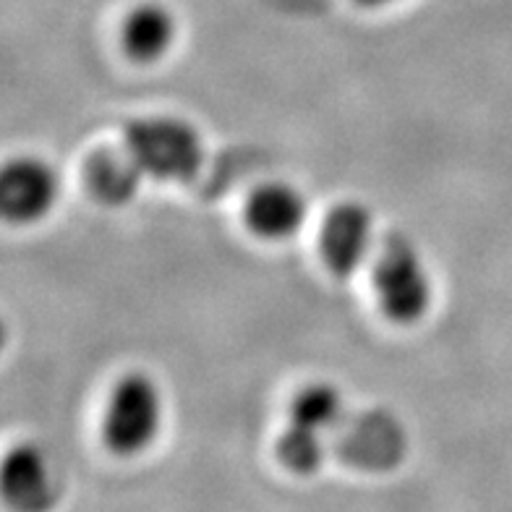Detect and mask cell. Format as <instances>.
<instances>
[{
	"label": "cell",
	"mask_w": 512,
	"mask_h": 512,
	"mask_svg": "<svg viewBox=\"0 0 512 512\" xmlns=\"http://www.w3.org/2000/svg\"><path fill=\"white\" fill-rule=\"evenodd\" d=\"M126 149L147 178L191 181L204 162L202 134L176 115H149L126 126Z\"/></svg>",
	"instance_id": "6da1fadb"
},
{
	"label": "cell",
	"mask_w": 512,
	"mask_h": 512,
	"mask_svg": "<svg viewBox=\"0 0 512 512\" xmlns=\"http://www.w3.org/2000/svg\"><path fill=\"white\" fill-rule=\"evenodd\" d=\"M371 283L379 309L395 324L418 322L432 306V277L424 256L403 233H392L382 243L371 270Z\"/></svg>",
	"instance_id": "7a4b0ae2"
},
{
	"label": "cell",
	"mask_w": 512,
	"mask_h": 512,
	"mask_svg": "<svg viewBox=\"0 0 512 512\" xmlns=\"http://www.w3.org/2000/svg\"><path fill=\"white\" fill-rule=\"evenodd\" d=\"M162 429V392L142 371L115 382L102 421V439L113 455L131 458L147 450Z\"/></svg>",
	"instance_id": "3957f363"
},
{
	"label": "cell",
	"mask_w": 512,
	"mask_h": 512,
	"mask_svg": "<svg viewBox=\"0 0 512 512\" xmlns=\"http://www.w3.org/2000/svg\"><path fill=\"white\" fill-rule=\"evenodd\" d=\"M61 196V178L40 157H14L0 173V212L8 223L32 225L50 215Z\"/></svg>",
	"instance_id": "277c9868"
},
{
	"label": "cell",
	"mask_w": 512,
	"mask_h": 512,
	"mask_svg": "<svg viewBox=\"0 0 512 512\" xmlns=\"http://www.w3.org/2000/svg\"><path fill=\"white\" fill-rule=\"evenodd\" d=\"M374 241V217L361 202H340L327 212L319 230L324 267L337 277H351L364 267Z\"/></svg>",
	"instance_id": "5b68a950"
},
{
	"label": "cell",
	"mask_w": 512,
	"mask_h": 512,
	"mask_svg": "<svg viewBox=\"0 0 512 512\" xmlns=\"http://www.w3.org/2000/svg\"><path fill=\"white\" fill-rule=\"evenodd\" d=\"M309 204L306 196L290 183H264L251 191L243 207L246 228L264 241H283L304 228Z\"/></svg>",
	"instance_id": "8992f818"
},
{
	"label": "cell",
	"mask_w": 512,
	"mask_h": 512,
	"mask_svg": "<svg viewBox=\"0 0 512 512\" xmlns=\"http://www.w3.org/2000/svg\"><path fill=\"white\" fill-rule=\"evenodd\" d=\"M0 486L6 505L16 512H48L55 502L48 460L40 447L16 445L3 460Z\"/></svg>",
	"instance_id": "52a82bcc"
},
{
	"label": "cell",
	"mask_w": 512,
	"mask_h": 512,
	"mask_svg": "<svg viewBox=\"0 0 512 512\" xmlns=\"http://www.w3.org/2000/svg\"><path fill=\"white\" fill-rule=\"evenodd\" d=\"M84 178L97 202L108 207H123L134 202V196L139 194L144 173L126 147L97 149L84 165Z\"/></svg>",
	"instance_id": "ba28073f"
},
{
	"label": "cell",
	"mask_w": 512,
	"mask_h": 512,
	"mask_svg": "<svg viewBox=\"0 0 512 512\" xmlns=\"http://www.w3.org/2000/svg\"><path fill=\"white\" fill-rule=\"evenodd\" d=\"M178 34L176 16L160 3H142L123 21V50L136 63H157L168 55Z\"/></svg>",
	"instance_id": "9c48e42d"
},
{
	"label": "cell",
	"mask_w": 512,
	"mask_h": 512,
	"mask_svg": "<svg viewBox=\"0 0 512 512\" xmlns=\"http://www.w3.org/2000/svg\"><path fill=\"white\" fill-rule=\"evenodd\" d=\"M343 413V398L335 384L314 382L298 392L290 403V424L324 434Z\"/></svg>",
	"instance_id": "30bf717a"
},
{
	"label": "cell",
	"mask_w": 512,
	"mask_h": 512,
	"mask_svg": "<svg viewBox=\"0 0 512 512\" xmlns=\"http://www.w3.org/2000/svg\"><path fill=\"white\" fill-rule=\"evenodd\" d=\"M277 455L293 473L309 476L324 460L322 434L314 432V429H304V426L288 424L283 437L277 439Z\"/></svg>",
	"instance_id": "8fae6325"
},
{
	"label": "cell",
	"mask_w": 512,
	"mask_h": 512,
	"mask_svg": "<svg viewBox=\"0 0 512 512\" xmlns=\"http://www.w3.org/2000/svg\"><path fill=\"white\" fill-rule=\"evenodd\" d=\"M361 6H384V3H390V0H356Z\"/></svg>",
	"instance_id": "7c38bea8"
}]
</instances>
